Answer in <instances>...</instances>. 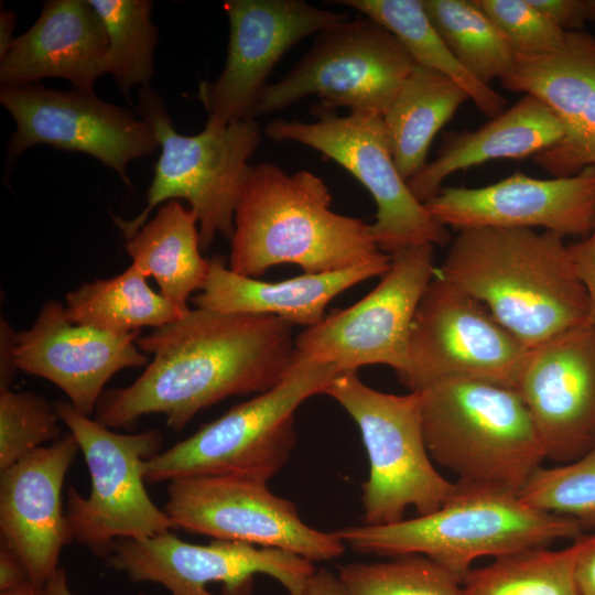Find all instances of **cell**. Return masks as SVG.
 I'll list each match as a JSON object with an SVG mask.
<instances>
[{"label": "cell", "mask_w": 595, "mask_h": 595, "mask_svg": "<svg viewBox=\"0 0 595 595\" xmlns=\"http://www.w3.org/2000/svg\"><path fill=\"white\" fill-rule=\"evenodd\" d=\"M108 36L105 74L113 76L123 94L149 86L154 73L158 28L151 23L149 0H89Z\"/></svg>", "instance_id": "cell-32"}, {"label": "cell", "mask_w": 595, "mask_h": 595, "mask_svg": "<svg viewBox=\"0 0 595 595\" xmlns=\"http://www.w3.org/2000/svg\"><path fill=\"white\" fill-rule=\"evenodd\" d=\"M497 26L516 60L544 56L561 47L566 31L554 24L530 0H475Z\"/></svg>", "instance_id": "cell-36"}, {"label": "cell", "mask_w": 595, "mask_h": 595, "mask_svg": "<svg viewBox=\"0 0 595 595\" xmlns=\"http://www.w3.org/2000/svg\"><path fill=\"white\" fill-rule=\"evenodd\" d=\"M30 581L29 575L17 554L7 545L0 547V592L14 588Z\"/></svg>", "instance_id": "cell-41"}, {"label": "cell", "mask_w": 595, "mask_h": 595, "mask_svg": "<svg viewBox=\"0 0 595 595\" xmlns=\"http://www.w3.org/2000/svg\"><path fill=\"white\" fill-rule=\"evenodd\" d=\"M415 62L386 28L366 17L317 33L311 48L280 80L268 84L252 111L282 110L309 96L324 109L383 116Z\"/></svg>", "instance_id": "cell-10"}, {"label": "cell", "mask_w": 595, "mask_h": 595, "mask_svg": "<svg viewBox=\"0 0 595 595\" xmlns=\"http://www.w3.org/2000/svg\"><path fill=\"white\" fill-rule=\"evenodd\" d=\"M82 451L90 476V491L74 487L66 494V519L73 540L95 555L107 558L118 539L142 540L176 526L145 489V464L161 453L156 430L120 434L78 412L69 401L55 404Z\"/></svg>", "instance_id": "cell-9"}, {"label": "cell", "mask_w": 595, "mask_h": 595, "mask_svg": "<svg viewBox=\"0 0 595 595\" xmlns=\"http://www.w3.org/2000/svg\"><path fill=\"white\" fill-rule=\"evenodd\" d=\"M533 160L553 177L571 176L595 166V87L584 102L574 130L536 154Z\"/></svg>", "instance_id": "cell-37"}, {"label": "cell", "mask_w": 595, "mask_h": 595, "mask_svg": "<svg viewBox=\"0 0 595 595\" xmlns=\"http://www.w3.org/2000/svg\"><path fill=\"white\" fill-rule=\"evenodd\" d=\"M445 227L543 228L585 237L595 224V166L564 177L516 172L483 187H445L425 203Z\"/></svg>", "instance_id": "cell-19"}, {"label": "cell", "mask_w": 595, "mask_h": 595, "mask_svg": "<svg viewBox=\"0 0 595 595\" xmlns=\"http://www.w3.org/2000/svg\"><path fill=\"white\" fill-rule=\"evenodd\" d=\"M424 9L445 44L483 84L502 79L516 56L493 21L475 0H422Z\"/></svg>", "instance_id": "cell-31"}, {"label": "cell", "mask_w": 595, "mask_h": 595, "mask_svg": "<svg viewBox=\"0 0 595 595\" xmlns=\"http://www.w3.org/2000/svg\"><path fill=\"white\" fill-rule=\"evenodd\" d=\"M132 263L153 277L160 294L190 310L191 294L202 289L209 259L202 256L195 214L172 199L160 205L155 215L126 239Z\"/></svg>", "instance_id": "cell-25"}, {"label": "cell", "mask_w": 595, "mask_h": 595, "mask_svg": "<svg viewBox=\"0 0 595 595\" xmlns=\"http://www.w3.org/2000/svg\"><path fill=\"white\" fill-rule=\"evenodd\" d=\"M331 203L328 186L310 171L251 165L235 209L228 268L251 278L283 263L323 273L389 257L369 224L333 212Z\"/></svg>", "instance_id": "cell-3"}, {"label": "cell", "mask_w": 595, "mask_h": 595, "mask_svg": "<svg viewBox=\"0 0 595 595\" xmlns=\"http://www.w3.org/2000/svg\"><path fill=\"white\" fill-rule=\"evenodd\" d=\"M575 582L578 595H595V538L577 560Z\"/></svg>", "instance_id": "cell-42"}, {"label": "cell", "mask_w": 595, "mask_h": 595, "mask_svg": "<svg viewBox=\"0 0 595 595\" xmlns=\"http://www.w3.org/2000/svg\"><path fill=\"white\" fill-rule=\"evenodd\" d=\"M359 428L369 461L363 485L364 522L383 526L439 509L457 487L435 468L429 454L418 391L392 394L364 383L357 371L338 374L326 388Z\"/></svg>", "instance_id": "cell-8"}, {"label": "cell", "mask_w": 595, "mask_h": 595, "mask_svg": "<svg viewBox=\"0 0 595 595\" xmlns=\"http://www.w3.org/2000/svg\"><path fill=\"white\" fill-rule=\"evenodd\" d=\"M456 483L451 498L430 513L333 532L356 552L392 558L424 555L461 582L479 558L496 559L582 536L583 528L575 519L534 508L517 494Z\"/></svg>", "instance_id": "cell-4"}, {"label": "cell", "mask_w": 595, "mask_h": 595, "mask_svg": "<svg viewBox=\"0 0 595 595\" xmlns=\"http://www.w3.org/2000/svg\"><path fill=\"white\" fill-rule=\"evenodd\" d=\"M226 62L218 78L203 82L197 97L206 125L225 127L252 119L267 78L282 56L304 37L348 19L302 0H227Z\"/></svg>", "instance_id": "cell-17"}, {"label": "cell", "mask_w": 595, "mask_h": 595, "mask_svg": "<svg viewBox=\"0 0 595 595\" xmlns=\"http://www.w3.org/2000/svg\"><path fill=\"white\" fill-rule=\"evenodd\" d=\"M518 495L542 511L575 519L583 529L595 528V446L570 463L541 466Z\"/></svg>", "instance_id": "cell-34"}, {"label": "cell", "mask_w": 595, "mask_h": 595, "mask_svg": "<svg viewBox=\"0 0 595 595\" xmlns=\"http://www.w3.org/2000/svg\"><path fill=\"white\" fill-rule=\"evenodd\" d=\"M107 48L106 29L89 0L46 1L34 24L0 58L1 87L60 77L93 94L105 74Z\"/></svg>", "instance_id": "cell-22"}, {"label": "cell", "mask_w": 595, "mask_h": 595, "mask_svg": "<svg viewBox=\"0 0 595 595\" xmlns=\"http://www.w3.org/2000/svg\"><path fill=\"white\" fill-rule=\"evenodd\" d=\"M563 136L556 116L537 97L524 95L479 129L447 134L436 158L407 182L413 195L425 204L457 171L496 159L534 156Z\"/></svg>", "instance_id": "cell-24"}, {"label": "cell", "mask_w": 595, "mask_h": 595, "mask_svg": "<svg viewBox=\"0 0 595 595\" xmlns=\"http://www.w3.org/2000/svg\"><path fill=\"white\" fill-rule=\"evenodd\" d=\"M554 24L566 32L595 23V0H530Z\"/></svg>", "instance_id": "cell-38"}, {"label": "cell", "mask_w": 595, "mask_h": 595, "mask_svg": "<svg viewBox=\"0 0 595 595\" xmlns=\"http://www.w3.org/2000/svg\"><path fill=\"white\" fill-rule=\"evenodd\" d=\"M300 595H346L337 575L326 569L316 570Z\"/></svg>", "instance_id": "cell-43"}, {"label": "cell", "mask_w": 595, "mask_h": 595, "mask_svg": "<svg viewBox=\"0 0 595 595\" xmlns=\"http://www.w3.org/2000/svg\"><path fill=\"white\" fill-rule=\"evenodd\" d=\"M340 372L334 365L292 361L274 387L150 458L145 483L198 476L268 483L285 466L296 445L295 411L309 398L324 393Z\"/></svg>", "instance_id": "cell-6"}, {"label": "cell", "mask_w": 595, "mask_h": 595, "mask_svg": "<svg viewBox=\"0 0 595 595\" xmlns=\"http://www.w3.org/2000/svg\"><path fill=\"white\" fill-rule=\"evenodd\" d=\"M468 99L451 78L414 65L382 116L394 163L405 181L424 167L434 137Z\"/></svg>", "instance_id": "cell-26"}, {"label": "cell", "mask_w": 595, "mask_h": 595, "mask_svg": "<svg viewBox=\"0 0 595 595\" xmlns=\"http://www.w3.org/2000/svg\"><path fill=\"white\" fill-rule=\"evenodd\" d=\"M14 25L15 14L9 10H2L0 13V58L4 56L14 40Z\"/></svg>", "instance_id": "cell-44"}, {"label": "cell", "mask_w": 595, "mask_h": 595, "mask_svg": "<svg viewBox=\"0 0 595 595\" xmlns=\"http://www.w3.org/2000/svg\"><path fill=\"white\" fill-rule=\"evenodd\" d=\"M0 102L17 125L8 144L11 159L35 144H48L89 154L130 184L127 164L159 147L149 122L94 93L40 84L6 86L0 88Z\"/></svg>", "instance_id": "cell-16"}, {"label": "cell", "mask_w": 595, "mask_h": 595, "mask_svg": "<svg viewBox=\"0 0 595 595\" xmlns=\"http://www.w3.org/2000/svg\"><path fill=\"white\" fill-rule=\"evenodd\" d=\"M275 141L313 148L353 174L371 194L377 213L370 225L378 248L389 256L419 245L450 244L447 228L439 223L409 188L391 151L382 116H336L320 110L318 120L275 119L264 129Z\"/></svg>", "instance_id": "cell-11"}, {"label": "cell", "mask_w": 595, "mask_h": 595, "mask_svg": "<svg viewBox=\"0 0 595 595\" xmlns=\"http://www.w3.org/2000/svg\"><path fill=\"white\" fill-rule=\"evenodd\" d=\"M43 589L44 595H76L69 588L65 570L60 566L46 581Z\"/></svg>", "instance_id": "cell-45"}, {"label": "cell", "mask_w": 595, "mask_h": 595, "mask_svg": "<svg viewBox=\"0 0 595 595\" xmlns=\"http://www.w3.org/2000/svg\"><path fill=\"white\" fill-rule=\"evenodd\" d=\"M149 278L131 263L122 273L86 282L67 293L65 313L74 323L100 331L126 334L153 328L182 318L185 310L154 292Z\"/></svg>", "instance_id": "cell-27"}, {"label": "cell", "mask_w": 595, "mask_h": 595, "mask_svg": "<svg viewBox=\"0 0 595 595\" xmlns=\"http://www.w3.org/2000/svg\"><path fill=\"white\" fill-rule=\"evenodd\" d=\"M139 334H116L74 324L65 306L50 300L30 328L15 332L13 359L18 370L51 381L78 412L89 416L115 374L150 363L136 344Z\"/></svg>", "instance_id": "cell-20"}, {"label": "cell", "mask_w": 595, "mask_h": 595, "mask_svg": "<svg viewBox=\"0 0 595 595\" xmlns=\"http://www.w3.org/2000/svg\"><path fill=\"white\" fill-rule=\"evenodd\" d=\"M528 351L480 301L435 273L418 305L398 378L410 391L445 379L517 389Z\"/></svg>", "instance_id": "cell-12"}, {"label": "cell", "mask_w": 595, "mask_h": 595, "mask_svg": "<svg viewBox=\"0 0 595 595\" xmlns=\"http://www.w3.org/2000/svg\"><path fill=\"white\" fill-rule=\"evenodd\" d=\"M595 532L560 550L534 547L512 552L485 566L470 569L462 585L465 595H578L575 569Z\"/></svg>", "instance_id": "cell-30"}, {"label": "cell", "mask_w": 595, "mask_h": 595, "mask_svg": "<svg viewBox=\"0 0 595 595\" xmlns=\"http://www.w3.org/2000/svg\"><path fill=\"white\" fill-rule=\"evenodd\" d=\"M293 327L274 316L190 310L137 338L152 359L130 386L101 394L96 420L119 429L161 413L180 432L198 412L226 398L264 392L292 365Z\"/></svg>", "instance_id": "cell-1"}, {"label": "cell", "mask_w": 595, "mask_h": 595, "mask_svg": "<svg viewBox=\"0 0 595 595\" xmlns=\"http://www.w3.org/2000/svg\"><path fill=\"white\" fill-rule=\"evenodd\" d=\"M567 247L575 273L587 294L589 320L595 328V224L587 236Z\"/></svg>", "instance_id": "cell-39"}, {"label": "cell", "mask_w": 595, "mask_h": 595, "mask_svg": "<svg viewBox=\"0 0 595 595\" xmlns=\"http://www.w3.org/2000/svg\"><path fill=\"white\" fill-rule=\"evenodd\" d=\"M439 273L480 301L528 349L591 323L569 247L552 231L458 230Z\"/></svg>", "instance_id": "cell-2"}, {"label": "cell", "mask_w": 595, "mask_h": 595, "mask_svg": "<svg viewBox=\"0 0 595 595\" xmlns=\"http://www.w3.org/2000/svg\"><path fill=\"white\" fill-rule=\"evenodd\" d=\"M390 31L416 65L435 71L458 84L475 106L494 118L505 110L506 99L467 72L452 54L431 22L422 0H340Z\"/></svg>", "instance_id": "cell-29"}, {"label": "cell", "mask_w": 595, "mask_h": 595, "mask_svg": "<svg viewBox=\"0 0 595 595\" xmlns=\"http://www.w3.org/2000/svg\"><path fill=\"white\" fill-rule=\"evenodd\" d=\"M137 111L153 128L161 154L147 193V205L134 218L113 221L126 239L148 220L151 212L172 199H185L195 214L202 251L218 235L231 239L235 209L250 164L262 140L255 119L225 127L206 125L195 136L177 133L162 97L150 86L139 89Z\"/></svg>", "instance_id": "cell-7"}, {"label": "cell", "mask_w": 595, "mask_h": 595, "mask_svg": "<svg viewBox=\"0 0 595 595\" xmlns=\"http://www.w3.org/2000/svg\"><path fill=\"white\" fill-rule=\"evenodd\" d=\"M337 577L346 595H465L458 578L420 554L347 563L338 569Z\"/></svg>", "instance_id": "cell-33"}, {"label": "cell", "mask_w": 595, "mask_h": 595, "mask_svg": "<svg viewBox=\"0 0 595 595\" xmlns=\"http://www.w3.org/2000/svg\"><path fill=\"white\" fill-rule=\"evenodd\" d=\"M108 566L134 583L163 585L171 595H251L255 576L278 581L290 595H300L316 571L313 562L294 553L238 541L193 544L165 532L142 540L118 539L106 558Z\"/></svg>", "instance_id": "cell-15"}, {"label": "cell", "mask_w": 595, "mask_h": 595, "mask_svg": "<svg viewBox=\"0 0 595 595\" xmlns=\"http://www.w3.org/2000/svg\"><path fill=\"white\" fill-rule=\"evenodd\" d=\"M500 82L509 90L540 99L556 116L566 137L595 87V36L582 30L567 32L555 52L516 60Z\"/></svg>", "instance_id": "cell-28"}, {"label": "cell", "mask_w": 595, "mask_h": 595, "mask_svg": "<svg viewBox=\"0 0 595 595\" xmlns=\"http://www.w3.org/2000/svg\"><path fill=\"white\" fill-rule=\"evenodd\" d=\"M78 451L68 433L1 470V543L17 554L30 581L41 587L58 569L63 547L73 540L62 489Z\"/></svg>", "instance_id": "cell-21"}, {"label": "cell", "mask_w": 595, "mask_h": 595, "mask_svg": "<svg viewBox=\"0 0 595 595\" xmlns=\"http://www.w3.org/2000/svg\"><path fill=\"white\" fill-rule=\"evenodd\" d=\"M418 392L429 454L457 482L518 495L542 466L544 450L517 389L445 379Z\"/></svg>", "instance_id": "cell-5"}, {"label": "cell", "mask_w": 595, "mask_h": 595, "mask_svg": "<svg viewBox=\"0 0 595 595\" xmlns=\"http://www.w3.org/2000/svg\"><path fill=\"white\" fill-rule=\"evenodd\" d=\"M268 483L236 476H198L167 483L163 510L176 529L215 540L284 550L311 562L339 558L346 549L334 532L306 524L296 506Z\"/></svg>", "instance_id": "cell-14"}, {"label": "cell", "mask_w": 595, "mask_h": 595, "mask_svg": "<svg viewBox=\"0 0 595 595\" xmlns=\"http://www.w3.org/2000/svg\"><path fill=\"white\" fill-rule=\"evenodd\" d=\"M517 390L545 459L575 461L595 446V328L591 323L529 349Z\"/></svg>", "instance_id": "cell-18"}, {"label": "cell", "mask_w": 595, "mask_h": 595, "mask_svg": "<svg viewBox=\"0 0 595 595\" xmlns=\"http://www.w3.org/2000/svg\"><path fill=\"white\" fill-rule=\"evenodd\" d=\"M391 256L371 263L323 273H303L278 282L261 281L231 271L220 256L209 259L201 293L192 299L198 309L219 313L267 315L293 325L312 327L338 294L390 267Z\"/></svg>", "instance_id": "cell-23"}, {"label": "cell", "mask_w": 595, "mask_h": 595, "mask_svg": "<svg viewBox=\"0 0 595 595\" xmlns=\"http://www.w3.org/2000/svg\"><path fill=\"white\" fill-rule=\"evenodd\" d=\"M0 595H44V589L43 587L33 584L31 581H26L14 588L0 592Z\"/></svg>", "instance_id": "cell-46"}, {"label": "cell", "mask_w": 595, "mask_h": 595, "mask_svg": "<svg viewBox=\"0 0 595 595\" xmlns=\"http://www.w3.org/2000/svg\"><path fill=\"white\" fill-rule=\"evenodd\" d=\"M15 331L10 323L1 316L0 323V389H9L18 370L13 359V343Z\"/></svg>", "instance_id": "cell-40"}, {"label": "cell", "mask_w": 595, "mask_h": 595, "mask_svg": "<svg viewBox=\"0 0 595 595\" xmlns=\"http://www.w3.org/2000/svg\"><path fill=\"white\" fill-rule=\"evenodd\" d=\"M435 273L433 245L392 255L371 292L295 337L292 361L334 365L342 372L381 364L400 375L418 305Z\"/></svg>", "instance_id": "cell-13"}, {"label": "cell", "mask_w": 595, "mask_h": 595, "mask_svg": "<svg viewBox=\"0 0 595 595\" xmlns=\"http://www.w3.org/2000/svg\"><path fill=\"white\" fill-rule=\"evenodd\" d=\"M60 422L55 405L44 397L0 389V470L58 439Z\"/></svg>", "instance_id": "cell-35"}]
</instances>
